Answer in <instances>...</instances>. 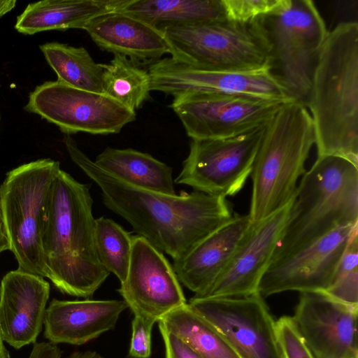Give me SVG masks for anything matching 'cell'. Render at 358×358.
Returning <instances> with one entry per match:
<instances>
[{"label": "cell", "mask_w": 358, "mask_h": 358, "mask_svg": "<svg viewBox=\"0 0 358 358\" xmlns=\"http://www.w3.org/2000/svg\"><path fill=\"white\" fill-rule=\"evenodd\" d=\"M57 80L80 90L103 94L102 64L94 62L83 47L58 42L39 46Z\"/></svg>", "instance_id": "cell-26"}, {"label": "cell", "mask_w": 358, "mask_h": 358, "mask_svg": "<svg viewBox=\"0 0 358 358\" xmlns=\"http://www.w3.org/2000/svg\"><path fill=\"white\" fill-rule=\"evenodd\" d=\"M157 322L203 358H240L217 329L188 303L169 313Z\"/></svg>", "instance_id": "cell-25"}, {"label": "cell", "mask_w": 358, "mask_h": 358, "mask_svg": "<svg viewBox=\"0 0 358 358\" xmlns=\"http://www.w3.org/2000/svg\"><path fill=\"white\" fill-rule=\"evenodd\" d=\"M276 330L284 358H313L299 336L291 317H280L276 321Z\"/></svg>", "instance_id": "cell-31"}, {"label": "cell", "mask_w": 358, "mask_h": 358, "mask_svg": "<svg viewBox=\"0 0 358 358\" xmlns=\"http://www.w3.org/2000/svg\"><path fill=\"white\" fill-rule=\"evenodd\" d=\"M63 141L71 160L100 188L104 205L173 261L234 215L223 196L198 191L169 195L130 185L98 166L70 135Z\"/></svg>", "instance_id": "cell-1"}, {"label": "cell", "mask_w": 358, "mask_h": 358, "mask_svg": "<svg viewBox=\"0 0 358 358\" xmlns=\"http://www.w3.org/2000/svg\"><path fill=\"white\" fill-rule=\"evenodd\" d=\"M151 91L173 97L184 93L238 95L282 103L295 101L271 68L249 71L197 69L172 57L149 64Z\"/></svg>", "instance_id": "cell-13"}, {"label": "cell", "mask_w": 358, "mask_h": 358, "mask_svg": "<svg viewBox=\"0 0 358 358\" xmlns=\"http://www.w3.org/2000/svg\"><path fill=\"white\" fill-rule=\"evenodd\" d=\"M162 30L173 59L210 71L271 68V47L258 19L247 22L224 20L167 26Z\"/></svg>", "instance_id": "cell-6"}, {"label": "cell", "mask_w": 358, "mask_h": 358, "mask_svg": "<svg viewBox=\"0 0 358 358\" xmlns=\"http://www.w3.org/2000/svg\"><path fill=\"white\" fill-rule=\"evenodd\" d=\"M94 163L117 179L140 189L176 194L172 168L148 153L134 149L106 148Z\"/></svg>", "instance_id": "cell-23"}, {"label": "cell", "mask_w": 358, "mask_h": 358, "mask_svg": "<svg viewBox=\"0 0 358 358\" xmlns=\"http://www.w3.org/2000/svg\"><path fill=\"white\" fill-rule=\"evenodd\" d=\"M59 162L42 159L7 173L0 187L2 213L18 268L45 277L41 248L53 180Z\"/></svg>", "instance_id": "cell-7"}, {"label": "cell", "mask_w": 358, "mask_h": 358, "mask_svg": "<svg viewBox=\"0 0 358 358\" xmlns=\"http://www.w3.org/2000/svg\"><path fill=\"white\" fill-rule=\"evenodd\" d=\"M289 0H222L227 20L247 22L284 8Z\"/></svg>", "instance_id": "cell-30"}, {"label": "cell", "mask_w": 358, "mask_h": 358, "mask_svg": "<svg viewBox=\"0 0 358 358\" xmlns=\"http://www.w3.org/2000/svg\"><path fill=\"white\" fill-rule=\"evenodd\" d=\"M358 306L324 291L300 292L293 324L313 358H358Z\"/></svg>", "instance_id": "cell-15"}, {"label": "cell", "mask_w": 358, "mask_h": 358, "mask_svg": "<svg viewBox=\"0 0 358 358\" xmlns=\"http://www.w3.org/2000/svg\"><path fill=\"white\" fill-rule=\"evenodd\" d=\"M134 315L128 356L131 358H149L151 354V333L156 321L143 315Z\"/></svg>", "instance_id": "cell-32"}, {"label": "cell", "mask_w": 358, "mask_h": 358, "mask_svg": "<svg viewBox=\"0 0 358 358\" xmlns=\"http://www.w3.org/2000/svg\"><path fill=\"white\" fill-rule=\"evenodd\" d=\"M94 242L101 264L120 283L124 282L130 262L132 236L113 220L101 217L94 221Z\"/></svg>", "instance_id": "cell-28"}, {"label": "cell", "mask_w": 358, "mask_h": 358, "mask_svg": "<svg viewBox=\"0 0 358 358\" xmlns=\"http://www.w3.org/2000/svg\"><path fill=\"white\" fill-rule=\"evenodd\" d=\"M0 334V358H11Z\"/></svg>", "instance_id": "cell-38"}, {"label": "cell", "mask_w": 358, "mask_h": 358, "mask_svg": "<svg viewBox=\"0 0 358 358\" xmlns=\"http://www.w3.org/2000/svg\"><path fill=\"white\" fill-rule=\"evenodd\" d=\"M16 3L15 0H0V17L11 11Z\"/></svg>", "instance_id": "cell-36"}, {"label": "cell", "mask_w": 358, "mask_h": 358, "mask_svg": "<svg viewBox=\"0 0 358 358\" xmlns=\"http://www.w3.org/2000/svg\"><path fill=\"white\" fill-rule=\"evenodd\" d=\"M188 305L213 326L240 358H284L275 321L258 294L196 297Z\"/></svg>", "instance_id": "cell-11"}, {"label": "cell", "mask_w": 358, "mask_h": 358, "mask_svg": "<svg viewBox=\"0 0 358 358\" xmlns=\"http://www.w3.org/2000/svg\"><path fill=\"white\" fill-rule=\"evenodd\" d=\"M121 11L159 29L227 20L222 0H129Z\"/></svg>", "instance_id": "cell-24"}, {"label": "cell", "mask_w": 358, "mask_h": 358, "mask_svg": "<svg viewBox=\"0 0 358 358\" xmlns=\"http://www.w3.org/2000/svg\"><path fill=\"white\" fill-rule=\"evenodd\" d=\"M166 350V358H203L186 343L158 323Z\"/></svg>", "instance_id": "cell-33"}, {"label": "cell", "mask_w": 358, "mask_h": 358, "mask_svg": "<svg viewBox=\"0 0 358 358\" xmlns=\"http://www.w3.org/2000/svg\"><path fill=\"white\" fill-rule=\"evenodd\" d=\"M90 187L59 169L41 236L45 277L63 294L84 299L110 275L96 250Z\"/></svg>", "instance_id": "cell-2"}, {"label": "cell", "mask_w": 358, "mask_h": 358, "mask_svg": "<svg viewBox=\"0 0 358 358\" xmlns=\"http://www.w3.org/2000/svg\"><path fill=\"white\" fill-rule=\"evenodd\" d=\"M84 30L101 50L122 55L138 64H151L171 55L162 30L121 10L94 18Z\"/></svg>", "instance_id": "cell-21"}, {"label": "cell", "mask_w": 358, "mask_h": 358, "mask_svg": "<svg viewBox=\"0 0 358 358\" xmlns=\"http://www.w3.org/2000/svg\"><path fill=\"white\" fill-rule=\"evenodd\" d=\"M306 107L317 157L338 156L358 164V24L328 31L315 65Z\"/></svg>", "instance_id": "cell-3"}, {"label": "cell", "mask_w": 358, "mask_h": 358, "mask_svg": "<svg viewBox=\"0 0 358 358\" xmlns=\"http://www.w3.org/2000/svg\"><path fill=\"white\" fill-rule=\"evenodd\" d=\"M62 351L50 342H36L28 358H61Z\"/></svg>", "instance_id": "cell-34"}, {"label": "cell", "mask_w": 358, "mask_h": 358, "mask_svg": "<svg viewBox=\"0 0 358 358\" xmlns=\"http://www.w3.org/2000/svg\"><path fill=\"white\" fill-rule=\"evenodd\" d=\"M127 308L124 300L53 299L45 310L44 336L55 345H83L114 329Z\"/></svg>", "instance_id": "cell-19"}, {"label": "cell", "mask_w": 358, "mask_h": 358, "mask_svg": "<svg viewBox=\"0 0 358 358\" xmlns=\"http://www.w3.org/2000/svg\"><path fill=\"white\" fill-rule=\"evenodd\" d=\"M284 103L238 95L184 93L174 96L170 106L189 137L206 140L234 137L265 125Z\"/></svg>", "instance_id": "cell-12"}, {"label": "cell", "mask_w": 358, "mask_h": 358, "mask_svg": "<svg viewBox=\"0 0 358 358\" xmlns=\"http://www.w3.org/2000/svg\"><path fill=\"white\" fill-rule=\"evenodd\" d=\"M67 358H105L96 352H74Z\"/></svg>", "instance_id": "cell-37"}, {"label": "cell", "mask_w": 358, "mask_h": 358, "mask_svg": "<svg viewBox=\"0 0 358 358\" xmlns=\"http://www.w3.org/2000/svg\"><path fill=\"white\" fill-rule=\"evenodd\" d=\"M251 223L248 214H235L186 255L173 261L179 282L193 292L194 296L206 294L227 267Z\"/></svg>", "instance_id": "cell-20"}, {"label": "cell", "mask_w": 358, "mask_h": 358, "mask_svg": "<svg viewBox=\"0 0 358 358\" xmlns=\"http://www.w3.org/2000/svg\"><path fill=\"white\" fill-rule=\"evenodd\" d=\"M358 224L337 228L302 250L272 262L258 286L263 298L287 291L325 292Z\"/></svg>", "instance_id": "cell-14"}, {"label": "cell", "mask_w": 358, "mask_h": 358, "mask_svg": "<svg viewBox=\"0 0 358 358\" xmlns=\"http://www.w3.org/2000/svg\"><path fill=\"white\" fill-rule=\"evenodd\" d=\"M265 126L231 138L192 139L176 183L208 194L235 195L251 175Z\"/></svg>", "instance_id": "cell-10"}, {"label": "cell", "mask_w": 358, "mask_h": 358, "mask_svg": "<svg viewBox=\"0 0 358 358\" xmlns=\"http://www.w3.org/2000/svg\"><path fill=\"white\" fill-rule=\"evenodd\" d=\"M50 284L43 277L17 268L0 285V334L15 349L35 343L43 324Z\"/></svg>", "instance_id": "cell-18"}, {"label": "cell", "mask_w": 358, "mask_h": 358, "mask_svg": "<svg viewBox=\"0 0 358 358\" xmlns=\"http://www.w3.org/2000/svg\"><path fill=\"white\" fill-rule=\"evenodd\" d=\"M315 143L312 117L303 104L284 103L265 126L251 172L250 212L257 223L292 200Z\"/></svg>", "instance_id": "cell-5"}, {"label": "cell", "mask_w": 358, "mask_h": 358, "mask_svg": "<svg viewBox=\"0 0 358 358\" xmlns=\"http://www.w3.org/2000/svg\"><path fill=\"white\" fill-rule=\"evenodd\" d=\"M25 110L57 125L64 134H117L136 120V113L105 94L47 81L30 94Z\"/></svg>", "instance_id": "cell-9"}, {"label": "cell", "mask_w": 358, "mask_h": 358, "mask_svg": "<svg viewBox=\"0 0 358 358\" xmlns=\"http://www.w3.org/2000/svg\"><path fill=\"white\" fill-rule=\"evenodd\" d=\"M117 291L134 315L156 322L187 303L173 268L163 252L138 235L132 236L127 275Z\"/></svg>", "instance_id": "cell-16"}, {"label": "cell", "mask_w": 358, "mask_h": 358, "mask_svg": "<svg viewBox=\"0 0 358 358\" xmlns=\"http://www.w3.org/2000/svg\"><path fill=\"white\" fill-rule=\"evenodd\" d=\"M325 292L345 304L358 306V229L352 236Z\"/></svg>", "instance_id": "cell-29"}, {"label": "cell", "mask_w": 358, "mask_h": 358, "mask_svg": "<svg viewBox=\"0 0 358 358\" xmlns=\"http://www.w3.org/2000/svg\"><path fill=\"white\" fill-rule=\"evenodd\" d=\"M102 67L103 94L134 111L149 99L151 80L147 69L119 54Z\"/></svg>", "instance_id": "cell-27"}, {"label": "cell", "mask_w": 358, "mask_h": 358, "mask_svg": "<svg viewBox=\"0 0 358 358\" xmlns=\"http://www.w3.org/2000/svg\"><path fill=\"white\" fill-rule=\"evenodd\" d=\"M8 250H10V244L4 223L0 196V254Z\"/></svg>", "instance_id": "cell-35"}, {"label": "cell", "mask_w": 358, "mask_h": 358, "mask_svg": "<svg viewBox=\"0 0 358 358\" xmlns=\"http://www.w3.org/2000/svg\"><path fill=\"white\" fill-rule=\"evenodd\" d=\"M269 41L272 69L290 96L306 106L313 71L328 34L313 1L289 0L280 10L257 17Z\"/></svg>", "instance_id": "cell-8"}, {"label": "cell", "mask_w": 358, "mask_h": 358, "mask_svg": "<svg viewBox=\"0 0 358 358\" xmlns=\"http://www.w3.org/2000/svg\"><path fill=\"white\" fill-rule=\"evenodd\" d=\"M356 224L358 164L338 156L317 157L297 185L271 263Z\"/></svg>", "instance_id": "cell-4"}, {"label": "cell", "mask_w": 358, "mask_h": 358, "mask_svg": "<svg viewBox=\"0 0 358 358\" xmlns=\"http://www.w3.org/2000/svg\"><path fill=\"white\" fill-rule=\"evenodd\" d=\"M129 0H44L28 4L15 29L32 35L48 30L81 29L94 18L121 10Z\"/></svg>", "instance_id": "cell-22"}, {"label": "cell", "mask_w": 358, "mask_h": 358, "mask_svg": "<svg viewBox=\"0 0 358 358\" xmlns=\"http://www.w3.org/2000/svg\"><path fill=\"white\" fill-rule=\"evenodd\" d=\"M290 203L264 220L251 223L227 267L202 297L257 293L260 280L271 264L282 233Z\"/></svg>", "instance_id": "cell-17"}]
</instances>
